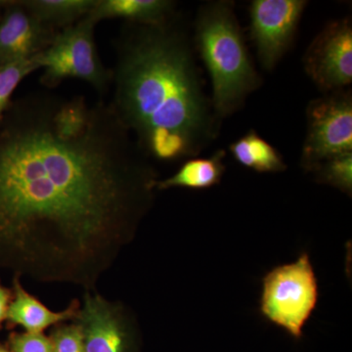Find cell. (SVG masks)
Segmentation results:
<instances>
[{
	"label": "cell",
	"instance_id": "6da1fadb",
	"mask_svg": "<svg viewBox=\"0 0 352 352\" xmlns=\"http://www.w3.org/2000/svg\"><path fill=\"white\" fill-rule=\"evenodd\" d=\"M157 180L110 103L46 92L12 101L0 124V270L96 291Z\"/></svg>",
	"mask_w": 352,
	"mask_h": 352
},
{
	"label": "cell",
	"instance_id": "7a4b0ae2",
	"mask_svg": "<svg viewBox=\"0 0 352 352\" xmlns=\"http://www.w3.org/2000/svg\"><path fill=\"white\" fill-rule=\"evenodd\" d=\"M113 47L110 104L139 148L156 161L198 157L219 136L221 120L176 16L162 25L124 23Z\"/></svg>",
	"mask_w": 352,
	"mask_h": 352
},
{
	"label": "cell",
	"instance_id": "3957f363",
	"mask_svg": "<svg viewBox=\"0 0 352 352\" xmlns=\"http://www.w3.org/2000/svg\"><path fill=\"white\" fill-rule=\"evenodd\" d=\"M194 46L212 80V108L220 120L237 112L261 85L232 1H212L201 7Z\"/></svg>",
	"mask_w": 352,
	"mask_h": 352
},
{
	"label": "cell",
	"instance_id": "277c9868",
	"mask_svg": "<svg viewBox=\"0 0 352 352\" xmlns=\"http://www.w3.org/2000/svg\"><path fill=\"white\" fill-rule=\"evenodd\" d=\"M96 21L87 15L75 25L58 32L50 45L38 56L44 72L41 83L48 89L64 80L76 78L89 83L95 91L107 94L112 85V69L102 63L95 41Z\"/></svg>",
	"mask_w": 352,
	"mask_h": 352
},
{
	"label": "cell",
	"instance_id": "5b68a950",
	"mask_svg": "<svg viewBox=\"0 0 352 352\" xmlns=\"http://www.w3.org/2000/svg\"><path fill=\"white\" fill-rule=\"evenodd\" d=\"M318 282L310 256L270 271L263 281L261 314L292 337H302L303 328L318 302Z\"/></svg>",
	"mask_w": 352,
	"mask_h": 352
},
{
	"label": "cell",
	"instance_id": "8992f818",
	"mask_svg": "<svg viewBox=\"0 0 352 352\" xmlns=\"http://www.w3.org/2000/svg\"><path fill=\"white\" fill-rule=\"evenodd\" d=\"M300 164L308 173L322 162L352 153L351 89L330 92L308 104Z\"/></svg>",
	"mask_w": 352,
	"mask_h": 352
},
{
	"label": "cell",
	"instance_id": "52a82bcc",
	"mask_svg": "<svg viewBox=\"0 0 352 352\" xmlns=\"http://www.w3.org/2000/svg\"><path fill=\"white\" fill-rule=\"evenodd\" d=\"M74 321L82 329L87 352H138V322L122 302L85 292Z\"/></svg>",
	"mask_w": 352,
	"mask_h": 352
},
{
	"label": "cell",
	"instance_id": "ba28073f",
	"mask_svg": "<svg viewBox=\"0 0 352 352\" xmlns=\"http://www.w3.org/2000/svg\"><path fill=\"white\" fill-rule=\"evenodd\" d=\"M307 4L305 0L252 1L251 38L266 71L274 69L291 47Z\"/></svg>",
	"mask_w": 352,
	"mask_h": 352
},
{
	"label": "cell",
	"instance_id": "9c48e42d",
	"mask_svg": "<svg viewBox=\"0 0 352 352\" xmlns=\"http://www.w3.org/2000/svg\"><path fill=\"white\" fill-rule=\"evenodd\" d=\"M302 64L305 73L325 94L351 85V18L329 23L308 46Z\"/></svg>",
	"mask_w": 352,
	"mask_h": 352
},
{
	"label": "cell",
	"instance_id": "30bf717a",
	"mask_svg": "<svg viewBox=\"0 0 352 352\" xmlns=\"http://www.w3.org/2000/svg\"><path fill=\"white\" fill-rule=\"evenodd\" d=\"M57 32L36 19L22 0H6L0 12V68L38 56Z\"/></svg>",
	"mask_w": 352,
	"mask_h": 352
},
{
	"label": "cell",
	"instance_id": "8fae6325",
	"mask_svg": "<svg viewBox=\"0 0 352 352\" xmlns=\"http://www.w3.org/2000/svg\"><path fill=\"white\" fill-rule=\"evenodd\" d=\"M12 292L6 321L8 325L20 326L25 332L43 333L46 329L74 321L80 310V302L76 298L66 309L53 311L23 288L20 278H14Z\"/></svg>",
	"mask_w": 352,
	"mask_h": 352
},
{
	"label": "cell",
	"instance_id": "7c38bea8",
	"mask_svg": "<svg viewBox=\"0 0 352 352\" xmlns=\"http://www.w3.org/2000/svg\"><path fill=\"white\" fill-rule=\"evenodd\" d=\"M176 2L170 0H97L90 16L101 21L122 19L129 24L162 25L175 15Z\"/></svg>",
	"mask_w": 352,
	"mask_h": 352
},
{
	"label": "cell",
	"instance_id": "4fadbf2b",
	"mask_svg": "<svg viewBox=\"0 0 352 352\" xmlns=\"http://www.w3.org/2000/svg\"><path fill=\"white\" fill-rule=\"evenodd\" d=\"M226 152L219 149L208 157H191L182 164L175 175L157 180V191L171 188L208 189L221 182L226 173Z\"/></svg>",
	"mask_w": 352,
	"mask_h": 352
},
{
	"label": "cell",
	"instance_id": "5bb4252c",
	"mask_svg": "<svg viewBox=\"0 0 352 352\" xmlns=\"http://www.w3.org/2000/svg\"><path fill=\"white\" fill-rule=\"evenodd\" d=\"M229 151L238 163L256 173H274L287 170L281 154L254 129L231 143Z\"/></svg>",
	"mask_w": 352,
	"mask_h": 352
},
{
	"label": "cell",
	"instance_id": "9a60e30c",
	"mask_svg": "<svg viewBox=\"0 0 352 352\" xmlns=\"http://www.w3.org/2000/svg\"><path fill=\"white\" fill-rule=\"evenodd\" d=\"M34 17L60 32L91 13L97 0H22Z\"/></svg>",
	"mask_w": 352,
	"mask_h": 352
},
{
	"label": "cell",
	"instance_id": "2e32d148",
	"mask_svg": "<svg viewBox=\"0 0 352 352\" xmlns=\"http://www.w3.org/2000/svg\"><path fill=\"white\" fill-rule=\"evenodd\" d=\"M316 180L351 196L352 192V153L339 155L325 160L314 170Z\"/></svg>",
	"mask_w": 352,
	"mask_h": 352
},
{
	"label": "cell",
	"instance_id": "e0dca14e",
	"mask_svg": "<svg viewBox=\"0 0 352 352\" xmlns=\"http://www.w3.org/2000/svg\"><path fill=\"white\" fill-rule=\"evenodd\" d=\"M38 56L0 68V124L12 103L16 88L25 78L41 69Z\"/></svg>",
	"mask_w": 352,
	"mask_h": 352
},
{
	"label": "cell",
	"instance_id": "ac0fdd59",
	"mask_svg": "<svg viewBox=\"0 0 352 352\" xmlns=\"http://www.w3.org/2000/svg\"><path fill=\"white\" fill-rule=\"evenodd\" d=\"M50 339L52 352H87L82 329L76 321L55 326Z\"/></svg>",
	"mask_w": 352,
	"mask_h": 352
},
{
	"label": "cell",
	"instance_id": "d6986e66",
	"mask_svg": "<svg viewBox=\"0 0 352 352\" xmlns=\"http://www.w3.org/2000/svg\"><path fill=\"white\" fill-rule=\"evenodd\" d=\"M11 352H52L50 337L43 333H12L9 337Z\"/></svg>",
	"mask_w": 352,
	"mask_h": 352
},
{
	"label": "cell",
	"instance_id": "ffe728a7",
	"mask_svg": "<svg viewBox=\"0 0 352 352\" xmlns=\"http://www.w3.org/2000/svg\"><path fill=\"white\" fill-rule=\"evenodd\" d=\"M12 298L13 292L4 287L0 282V326L6 321L7 312Z\"/></svg>",
	"mask_w": 352,
	"mask_h": 352
},
{
	"label": "cell",
	"instance_id": "44dd1931",
	"mask_svg": "<svg viewBox=\"0 0 352 352\" xmlns=\"http://www.w3.org/2000/svg\"><path fill=\"white\" fill-rule=\"evenodd\" d=\"M4 3H6V0H0V12H1L2 7H3Z\"/></svg>",
	"mask_w": 352,
	"mask_h": 352
},
{
	"label": "cell",
	"instance_id": "7402d4cb",
	"mask_svg": "<svg viewBox=\"0 0 352 352\" xmlns=\"http://www.w3.org/2000/svg\"><path fill=\"white\" fill-rule=\"evenodd\" d=\"M0 352H11V351H8V349H6V347L0 346Z\"/></svg>",
	"mask_w": 352,
	"mask_h": 352
}]
</instances>
